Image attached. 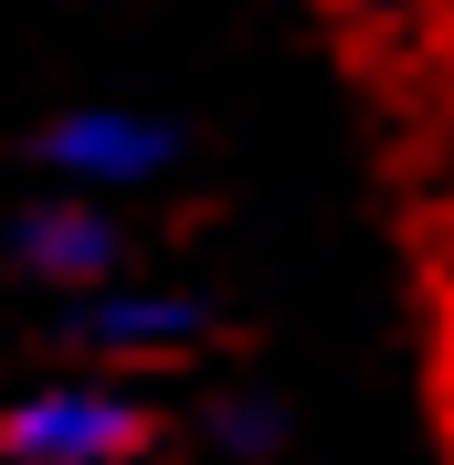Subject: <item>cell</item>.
<instances>
[{"instance_id": "obj_2", "label": "cell", "mask_w": 454, "mask_h": 465, "mask_svg": "<svg viewBox=\"0 0 454 465\" xmlns=\"http://www.w3.org/2000/svg\"><path fill=\"white\" fill-rule=\"evenodd\" d=\"M32 159L54 170V191H85V202H116V191H148V180L180 159V138L159 127V116L138 106H64L43 138H32Z\"/></svg>"}, {"instance_id": "obj_5", "label": "cell", "mask_w": 454, "mask_h": 465, "mask_svg": "<svg viewBox=\"0 0 454 465\" xmlns=\"http://www.w3.org/2000/svg\"><path fill=\"white\" fill-rule=\"evenodd\" d=\"M212 444H222V455H275V444H285V412L264 402V391H232V402L212 412Z\"/></svg>"}, {"instance_id": "obj_3", "label": "cell", "mask_w": 454, "mask_h": 465, "mask_svg": "<svg viewBox=\"0 0 454 465\" xmlns=\"http://www.w3.org/2000/svg\"><path fill=\"white\" fill-rule=\"evenodd\" d=\"M0 254L54 296H95V286L127 275V223L106 202H85V191H54V202H22L0 223Z\"/></svg>"}, {"instance_id": "obj_6", "label": "cell", "mask_w": 454, "mask_h": 465, "mask_svg": "<svg viewBox=\"0 0 454 465\" xmlns=\"http://www.w3.org/2000/svg\"><path fill=\"white\" fill-rule=\"evenodd\" d=\"M349 22H401V11H412V0H339Z\"/></svg>"}, {"instance_id": "obj_4", "label": "cell", "mask_w": 454, "mask_h": 465, "mask_svg": "<svg viewBox=\"0 0 454 465\" xmlns=\"http://www.w3.org/2000/svg\"><path fill=\"white\" fill-rule=\"evenodd\" d=\"M201 328H212V307L191 286H95V296H74V349H95L106 371L116 360H170Z\"/></svg>"}, {"instance_id": "obj_1", "label": "cell", "mask_w": 454, "mask_h": 465, "mask_svg": "<svg viewBox=\"0 0 454 465\" xmlns=\"http://www.w3.org/2000/svg\"><path fill=\"white\" fill-rule=\"evenodd\" d=\"M148 402L106 371H64L0 402V465H138Z\"/></svg>"}]
</instances>
